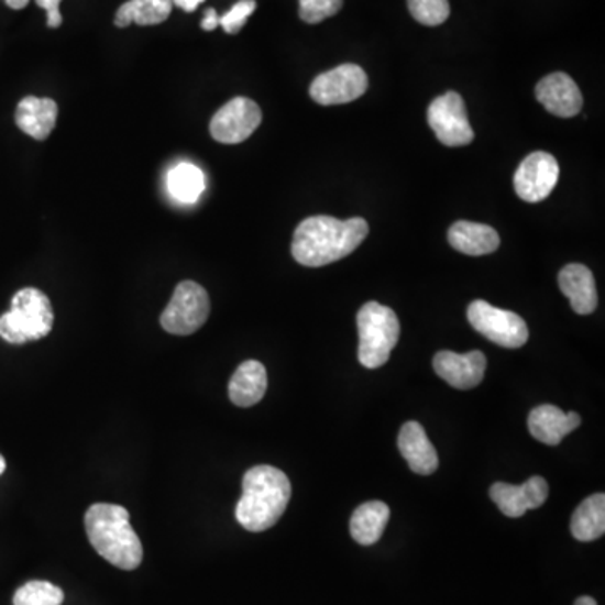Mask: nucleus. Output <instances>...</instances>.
Listing matches in <instances>:
<instances>
[{
	"mask_svg": "<svg viewBox=\"0 0 605 605\" xmlns=\"http://www.w3.org/2000/svg\"><path fill=\"white\" fill-rule=\"evenodd\" d=\"M490 496L498 505L499 512L509 518L524 517L528 509H537L549 498V483L541 476H534L520 486L495 483Z\"/></svg>",
	"mask_w": 605,
	"mask_h": 605,
	"instance_id": "12",
	"label": "nucleus"
},
{
	"mask_svg": "<svg viewBox=\"0 0 605 605\" xmlns=\"http://www.w3.org/2000/svg\"><path fill=\"white\" fill-rule=\"evenodd\" d=\"M359 324V360L363 367L378 369L391 359L399 342L400 323L397 315L381 302H365L356 315Z\"/></svg>",
	"mask_w": 605,
	"mask_h": 605,
	"instance_id": "5",
	"label": "nucleus"
},
{
	"mask_svg": "<svg viewBox=\"0 0 605 605\" xmlns=\"http://www.w3.org/2000/svg\"><path fill=\"white\" fill-rule=\"evenodd\" d=\"M428 121L442 145L464 146L474 140L463 98L454 91L432 101L428 110Z\"/></svg>",
	"mask_w": 605,
	"mask_h": 605,
	"instance_id": "8",
	"label": "nucleus"
},
{
	"mask_svg": "<svg viewBox=\"0 0 605 605\" xmlns=\"http://www.w3.org/2000/svg\"><path fill=\"white\" fill-rule=\"evenodd\" d=\"M263 113L250 98L238 97L226 103L210 120V135L216 142L235 145L250 139L261 125Z\"/></svg>",
	"mask_w": 605,
	"mask_h": 605,
	"instance_id": "10",
	"label": "nucleus"
},
{
	"mask_svg": "<svg viewBox=\"0 0 605 605\" xmlns=\"http://www.w3.org/2000/svg\"><path fill=\"white\" fill-rule=\"evenodd\" d=\"M202 2H206V0H172V4L177 6L182 11L186 12L196 11Z\"/></svg>",
	"mask_w": 605,
	"mask_h": 605,
	"instance_id": "31",
	"label": "nucleus"
},
{
	"mask_svg": "<svg viewBox=\"0 0 605 605\" xmlns=\"http://www.w3.org/2000/svg\"><path fill=\"white\" fill-rule=\"evenodd\" d=\"M399 449L404 460L409 464L414 473L429 476L438 471L439 458L435 446L429 441L422 426L416 420L406 422L400 429Z\"/></svg>",
	"mask_w": 605,
	"mask_h": 605,
	"instance_id": "16",
	"label": "nucleus"
},
{
	"mask_svg": "<svg viewBox=\"0 0 605 605\" xmlns=\"http://www.w3.org/2000/svg\"><path fill=\"white\" fill-rule=\"evenodd\" d=\"M449 244L468 256H484L495 253L499 248V235L490 226L477 222L460 221L452 224L448 232Z\"/></svg>",
	"mask_w": 605,
	"mask_h": 605,
	"instance_id": "20",
	"label": "nucleus"
},
{
	"mask_svg": "<svg viewBox=\"0 0 605 605\" xmlns=\"http://www.w3.org/2000/svg\"><path fill=\"white\" fill-rule=\"evenodd\" d=\"M570 531L579 541H594L605 534L604 493L588 496L581 503V506L573 513Z\"/></svg>",
	"mask_w": 605,
	"mask_h": 605,
	"instance_id": "22",
	"label": "nucleus"
},
{
	"mask_svg": "<svg viewBox=\"0 0 605 605\" xmlns=\"http://www.w3.org/2000/svg\"><path fill=\"white\" fill-rule=\"evenodd\" d=\"M367 234L365 219L340 221L330 216H314L296 228L292 244L293 257L302 266H327L352 254Z\"/></svg>",
	"mask_w": 605,
	"mask_h": 605,
	"instance_id": "1",
	"label": "nucleus"
},
{
	"mask_svg": "<svg viewBox=\"0 0 605 605\" xmlns=\"http://www.w3.org/2000/svg\"><path fill=\"white\" fill-rule=\"evenodd\" d=\"M200 28H202L204 31H215L216 28H219V15L218 12H216V9H207Z\"/></svg>",
	"mask_w": 605,
	"mask_h": 605,
	"instance_id": "30",
	"label": "nucleus"
},
{
	"mask_svg": "<svg viewBox=\"0 0 605 605\" xmlns=\"http://www.w3.org/2000/svg\"><path fill=\"white\" fill-rule=\"evenodd\" d=\"M292 498V483L278 468L254 466L242 477V496L235 506V518L253 534L270 530L278 524Z\"/></svg>",
	"mask_w": 605,
	"mask_h": 605,
	"instance_id": "2",
	"label": "nucleus"
},
{
	"mask_svg": "<svg viewBox=\"0 0 605 605\" xmlns=\"http://www.w3.org/2000/svg\"><path fill=\"white\" fill-rule=\"evenodd\" d=\"M535 94L544 110L560 118L575 117L584 105L578 82L565 73H553L541 79Z\"/></svg>",
	"mask_w": 605,
	"mask_h": 605,
	"instance_id": "14",
	"label": "nucleus"
},
{
	"mask_svg": "<svg viewBox=\"0 0 605 605\" xmlns=\"http://www.w3.org/2000/svg\"><path fill=\"white\" fill-rule=\"evenodd\" d=\"M388 518H391V508L384 502L363 503L353 512L350 520V534L353 540L365 547L377 543L387 527Z\"/></svg>",
	"mask_w": 605,
	"mask_h": 605,
	"instance_id": "21",
	"label": "nucleus"
},
{
	"mask_svg": "<svg viewBox=\"0 0 605 605\" xmlns=\"http://www.w3.org/2000/svg\"><path fill=\"white\" fill-rule=\"evenodd\" d=\"M486 356L484 353L474 352L454 353L439 352L436 353L435 365L436 374L448 382L451 387L458 391H470L477 387L483 382L484 372H486Z\"/></svg>",
	"mask_w": 605,
	"mask_h": 605,
	"instance_id": "13",
	"label": "nucleus"
},
{
	"mask_svg": "<svg viewBox=\"0 0 605 605\" xmlns=\"http://www.w3.org/2000/svg\"><path fill=\"white\" fill-rule=\"evenodd\" d=\"M582 424L578 413H563L559 407L543 404L535 407L528 416V429L537 441L547 446H559L565 436Z\"/></svg>",
	"mask_w": 605,
	"mask_h": 605,
	"instance_id": "15",
	"label": "nucleus"
},
{
	"mask_svg": "<svg viewBox=\"0 0 605 605\" xmlns=\"http://www.w3.org/2000/svg\"><path fill=\"white\" fill-rule=\"evenodd\" d=\"M36 4L47 12V25L51 29L59 28L63 24V18H61L59 12L61 0H36Z\"/></svg>",
	"mask_w": 605,
	"mask_h": 605,
	"instance_id": "29",
	"label": "nucleus"
},
{
	"mask_svg": "<svg viewBox=\"0 0 605 605\" xmlns=\"http://www.w3.org/2000/svg\"><path fill=\"white\" fill-rule=\"evenodd\" d=\"M560 177L559 162L547 152L528 155L515 174V193L525 202H540L556 189Z\"/></svg>",
	"mask_w": 605,
	"mask_h": 605,
	"instance_id": "11",
	"label": "nucleus"
},
{
	"mask_svg": "<svg viewBox=\"0 0 605 605\" xmlns=\"http://www.w3.org/2000/svg\"><path fill=\"white\" fill-rule=\"evenodd\" d=\"M254 11H256V0H239L238 4L232 6L231 11L219 18V25H222L228 34H238Z\"/></svg>",
	"mask_w": 605,
	"mask_h": 605,
	"instance_id": "28",
	"label": "nucleus"
},
{
	"mask_svg": "<svg viewBox=\"0 0 605 605\" xmlns=\"http://www.w3.org/2000/svg\"><path fill=\"white\" fill-rule=\"evenodd\" d=\"M575 605H597V602H595L594 598L584 595V597H579L578 601H575Z\"/></svg>",
	"mask_w": 605,
	"mask_h": 605,
	"instance_id": "33",
	"label": "nucleus"
},
{
	"mask_svg": "<svg viewBox=\"0 0 605 605\" xmlns=\"http://www.w3.org/2000/svg\"><path fill=\"white\" fill-rule=\"evenodd\" d=\"M53 305L41 289L24 288L12 298L11 310L0 317V337L12 345L36 342L50 336Z\"/></svg>",
	"mask_w": 605,
	"mask_h": 605,
	"instance_id": "4",
	"label": "nucleus"
},
{
	"mask_svg": "<svg viewBox=\"0 0 605 605\" xmlns=\"http://www.w3.org/2000/svg\"><path fill=\"white\" fill-rule=\"evenodd\" d=\"M167 186L180 202H196L206 189V178L196 165L178 164L168 172Z\"/></svg>",
	"mask_w": 605,
	"mask_h": 605,
	"instance_id": "24",
	"label": "nucleus"
},
{
	"mask_svg": "<svg viewBox=\"0 0 605 605\" xmlns=\"http://www.w3.org/2000/svg\"><path fill=\"white\" fill-rule=\"evenodd\" d=\"M6 471V460L2 458V454H0V474H4Z\"/></svg>",
	"mask_w": 605,
	"mask_h": 605,
	"instance_id": "34",
	"label": "nucleus"
},
{
	"mask_svg": "<svg viewBox=\"0 0 605 605\" xmlns=\"http://www.w3.org/2000/svg\"><path fill=\"white\" fill-rule=\"evenodd\" d=\"M172 0H129L118 9L114 15L117 28H129L130 24L157 25L167 21L170 15Z\"/></svg>",
	"mask_w": 605,
	"mask_h": 605,
	"instance_id": "23",
	"label": "nucleus"
},
{
	"mask_svg": "<svg viewBox=\"0 0 605 605\" xmlns=\"http://www.w3.org/2000/svg\"><path fill=\"white\" fill-rule=\"evenodd\" d=\"M65 602V592L46 581H31L18 588L14 605H61Z\"/></svg>",
	"mask_w": 605,
	"mask_h": 605,
	"instance_id": "25",
	"label": "nucleus"
},
{
	"mask_svg": "<svg viewBox=\"0 0 605 605\" xmlns=\"http://www.w3.org/2000/svg\"><path fill=\"white\" fill-rule=\"evenodd\" d=\"M57 111L56 101L51 98H24L15 110V125L34 140L50 139L56 127Z\"/></svg>",
	"mask_w": 605,
	"mask_h": 605,
	"instance_id": "18",
	"label": "nucleus"
},
{
	"mask_svg": "<svg viewBox=\"0 0 605 605\" xmlns=\"http://www.w3.org/2000/svg\"><path fill=\"white\" fill-rule=\"evenodd\" d=\"M367 88V73L356 65H342L317 76L310 86V97L321 107H333L359 100Z\"/></svg>",
	"mask_w": 605,
	"mask_h": 605,
	"instance_id": "9",
	"label": "nucleus"
},
{
	"mask_svg": "<svg viewBox=\"0 0 605 605\" xmlns=\"http://www.w3.org/2000/svg\"><path fill=\"white\" fill-rule=\"evenodd\" d=\"M4 2L9 8L15 9V11H21V9H24L29 4V0H4Z\"/></svg>",
	"mask_w": 605,
	"mask_h": 605,
	"instance_id": "32",
	"label": "nucleus"
},
{
	"mask_svg": "<svg viewBox=\"0 0 605 605\" xmlns=\"http://www.w3.org/2000/svg\"><path fill=\"white\" fill-rule=\"evenodd\" d=\"M210 314L206 289L196 282H182L161 317V324L172 336L186 337L204 327Z\"/></svg>",
	"mask_w": 605,
	"mask_h": 605,
	"instance_id": "6",
	"label": "nucleus"
},
{
	"mask_svg": "<svg viewBox=\"0 0 605 605\" xmlns=\"http://www.w3.org/2000/svg\"><path fill=\"white\" fill-rule=\"evenodd\" d=\"M266 388L267 372L263 363L248 360L229 381V399L238 407H253L263 400Z\"/></svg>",
	"mask_w": 605,
	"mask_h": 605,
	"instance_id": "19",
	"label": "nucleus"
},
{
	"mask_svg": "<svg viewBox=\"0 0 605 605\" xmlns=\"http://www.w3.org/2000/svg\"><path fill=\"white\" fill-rule=\"evenodd\" d=\"M559 286L579 315L594 314L598 296L594 275L584 264H566L559 275Z\"/></svg>",
	"mask_w": 605,
	"mask_h": 605,
	"instance_id": "17",
	"label": "nucleus"
},
{
	"mask_svg": "<svg viewBox=\"0 0 605 605\" xmlns=\"http://www.w3.org/2000/svg\"><path fill=\"white\" fill-rule=\"evenodd\" d=\"M407 6L413 18L424 25H441L451 12L448 0H407Z\"/></svg>",
	"mask_w": 605,
	"mask_h": 605,
	"instance_id": "26",
	"label": "nucleus"
},
{
	"mask_svg": "<svg viewBox=\"0 0 605 605\" xmlns=\"http://www.w3.org/2000/svg\"><path fill=\"white\" fill-rule=\"evenodd\" d=\"M343 0H299V18L307 24H320L342 9Z\"/></svg>",
	"mask_w": 605,
	"mask_h": 605,
	"instance_id": "27",
	"label": "nucleus"
},
{
	"mask_svg": "<svg viewBox=\"0 0 605 605\" xmlns=\"http://www.w3.org/2000/svg\"><path fill=\"white\" fill-rule=\"evenodd\" d=\"M468 320L477 333L505 349H520L528 342V327L524 318L493 307L483 299L471 302Z\"/></svg>",
	"mask_w": 605,
	"mask_h": 605,
	"instance_id": "7",
	"label": "nucleus"
},
{
	"mask_svg": "<svg viewBox=\"0 0 605 605\" xmlns=\"http://www.w3.org/2000/svg\"><path fill=\"white\" fill-rule=\"evenodd\" d=\"M85 528L98 556L121 570L139 569L143 547L130 525L129 509L111 503H97L86 512Z\"/></svg>",
	"mask_w": 605,
	"mask_h": 605,
	"instance_id": "3",
	"label": "nucleus"
}]
</instances>
